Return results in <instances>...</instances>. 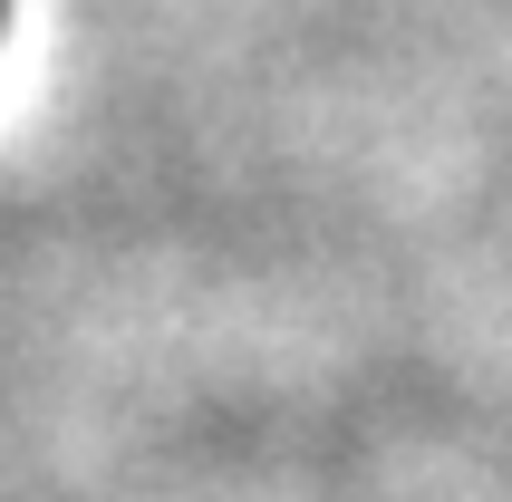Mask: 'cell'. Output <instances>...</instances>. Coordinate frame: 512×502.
<instances>
[{"mask_svg":"<svg viewBox=\"0 0 512 502\" xmlns=\"http://www.w3.org/2000/svg\"><path fill=\"white\" fill-rule=\"evenodd\" d=\"M0 20H10V0H0Z\"/></svg>","mask_w":512,"mask_h":502,"instance_id":"6da1fadb","label":"cell"}]
</instances>
